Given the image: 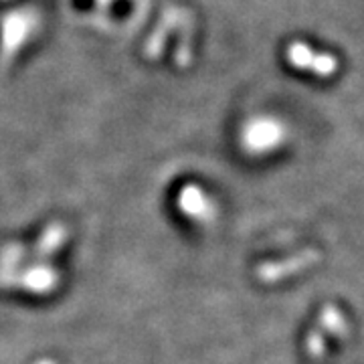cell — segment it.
Wrapping results in <instances>:
<instances>
[{
	"instance_id": "obj_1",
	"label": "cell",
	"mask_w": 364,
	"mask_h": 364,
	"mask_svg": "<svg viewBox=\"0 0 364 364\" xmlns=\"http://www.w3.org/2000/svg\"><path fill=\"white\" fill-rule=\"evenodd\" d=\"M286 138V128L273 119V117H257L249 122L243 130V144L249 152L261 154V152H272Z\"/></svg>"
},
{
	"instance_id": "obj_2",
	"label": "cell",
	"mask_w": 364,
	"mask_h": 364,
	"mask_svg": "<svg viewBox=\"0 0 364 364\" xmlns=\"http://www.w3.org/2000/svg\"><path fill=\"white\" fill-rule=\"evenodd\" d=\"M289 63L296 65L298 69H310L320 77H330L336 73L338 69V61L334 55H326V53H314L310 47L306 45H291L289 47Z\"/></svg>"
},
{
	"instance_id": "obj_3",
	"label": "cell",
	"mask_w": 364,
	"mask_h": 364,
	"mask_svg": "<svg viewBox=\"0 0 364 364\" xmlns=\"http://www.w3.org/2000/svg\"><path fill=\"white\" fill-rule=\"evenodd\" d=\"M314 261H318V253H316V251H306V253H301V255L294 257V259L287 261V263H277V265L267 267L261 275H263L265 279H279V277H284V275H289V273L304 269L306 265H310Z\"/></svg>"
},
{
	"instance_id": "obj_4",
	"label": "cell",
	"mask_w": 364,
	"mask_h": 364,
	"mask_svg": "<svg viewBox=\"0 0 364 364\" xmlns=\"http://www.w3.org/2000/svg\"><path fill=\"white\" fill-rule=\"evenodd\" d=\"M324 334L330 336H344L348 332V324L344 320V314L340 312L336 306H326L320 314V326H318Z\"/></svg>"
},
{
	"instance_id": "obj_5",
	"label": "cell",
	"mask_w": 364,
	"mask_h": 364,
	"mask_svg": "<svg viewBox=\"0 0 364 364\" xmlns=\"http://www.w3.org/2000/svg\"><path fill=\"white\" fill-rule=\"evenodd\" d=\"M308 352L314 358H320L326 352V334L320 328H316L310 334V338H308Z\"/></svg>"
}]
</instances>
